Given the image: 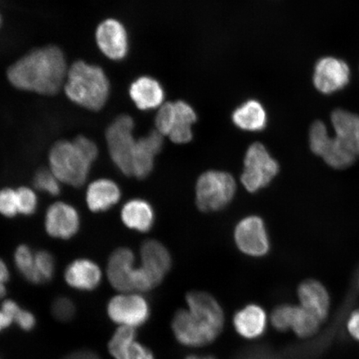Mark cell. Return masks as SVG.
Instances as JSON below:
<instances>
[{
  "instance_id": "cell-38",
  "label": "cell",
  "mask_w": 359,
  "mask_h": 359,
  "mask_svg": "<svg viewBox=\"0 0 359 359\" xmlns=\"http://www.w3.org/2000/svg\"><path fill=\"white\" fill-rule=\"evenodd\" d=\"M128 359H156L154 352L137 339L129 350Z\"/></svg>"
},
{
  "instance_id": "cell-24",
  "label": "cell",
  "mask_w": 359,
  "mask_h": 359,
  "mask_svg": "<svg viewBox=\"0 0 359 359\" xmlns=\"http://www.w3.org/2000/svg\"><path fill=\"white\" fill-rule=\"evenodd\" d=\"M232 118L238 128L248 132L262 131L267 123L266 110L255 100H250L238 107Z\"/></svg>"
},
{
  "instance_id": "cell-6",
  "label": "cell",
  "mask_w": 359,
  "mask_h": 359,
  "mask_svg": "<svg viewBox=\"0 0 359 359\" xmlns=\"http://www.w3.org/2000/svg\"><path fill=\"white\" fill-rule=\"evenodd\" d=\"M134 120L126 114L114 120L106 131V142L112 163L125 176H133V157L137 140L133 136Z\"/></svg>"
},
{
  "instance_id": "cell-37",
  "label": "cell",
  "mask_w": 359,
  "mask_h": 359,
  "mask_svg": "<svg viewBox=\"0 0 359 359\" xmlns=\"http://www.w3.org/2000/svg\"><path fill=\"white\" fill-rule=\"evenodd\" d=\"M344 331L350 339L359 344V306L348 313L345 318Z\"/></svg>"
},
{
  "instance_id": "cell-11",
  "label": "cell",
  "mask_w": 359,
  "mask_h": 359,
  "mask_svg": "<svg viewBox=\"0 0 359 359\" xmlns=\"http://www.w3.org/2000/svg\"><path fill=\"white\" fill-rule=\"evenodd\" d=\"M313 80L320 93H334L347 86L350 80L349 67L339 58L323 57L314 67Z\"/></svg>"
},
{
  "instance_id": "cell-36",
  "label": "cell",
  "mask_w": 359,
  "mask_h": 359,
  "mask_svg": "<svg viewBox=\"0 0 359 359\" xmlns=\"http://www.w3.org/2000/svg\"><path fill=\"white\" fill-rule=\"evenodd\" d=\"M174 116V102H167L160 107L156 116V131L168 135L172 131Z\"/></svg>"
},
{
  "instance_id": "cell-5",
  "label": "cell",
  "mask_w": 359,
  "mask_h": 359,
  "mask_svg": "<svg viewBox=\"0 0 359 359\" xmlns=\"http://www.w3.org/2000/svg\"><path fill=\"white\" fill-rule=\"evenodd\" d=\"M236 185L231 175L209 170L201 175L196 183V204L202 212H217L230 203Z\"/></svg>"
},
{
  "instance_id": "cell-4",
  "label": "cell",
  "mask_w": 359,
  "mask_h": 359,
  "mask_svg": "<svg viewBox=\"0 0 359 359\" xmlns=\"http://www.w3.org/2000/svg\"><path fill=\"white\" fill-rule=\"evenodd\" d=\"M81 146L77 138L62 140L49 151V170L61 183L79 187L86 182L94 161Z\"/></svg>"
},
{
  "instance_id": "cell-27",
  "label": "cell",
  "mask_w": 359,
  "mask_h": 359,
  "mask_svg": "<svg viewBox=\"0 0 359 359\" xmlns=\"http://www.w3.org/2000/svg\"><path fill=\"white\" fill-rule=\"evenodd\" d=\"M137 340V330L119 326L111 337L107 349L114 359H128L130 348Z\"/></svg>"
},
{
  "instance_id": "cell-28",
  "label": "cell",
  "mask_w": 359,
  "mask_h": 359,
  "mask_svg": "<svg viewBox=\"0 0 359 359\" xmlns=\"http://www.w3.org/2000/svg\"><path fill=\"white\" fill-rule=\"evenodd\" d=\"M0 309L10 317L15 325L22 331H32L36 326V317L32 312L27 311L20 306L12 299H4Z\"/></svg>"
},
{
  "instance_id": "cell-17",
  "label": "cell",
  "mask_w": 359,
  "mask_h": 359,
  "mask_svg": "<svg viewBox=\"0 0 359 359\" xmlns=\"http://www.w3.org/2000/svg\"><path fill=\"white\" fill-rule=\"evenodd\" d=\"M102 280V269L89 259H78L71 262L65 271V280L71 288L80 291H93Z\"/></svg>"
},
{
  "instance_id": "cell-9",
  "label": "cell",
  "mask_w": 359,
  "mask_h": 359,
  "mask_svg": "<svg viewBox=\"0 0 359 359\" xmlns=\"http://www.w3.org/2000/svg\"><path fill=\"white\" fill-rule=\"evenodd\" d=\"M80 224L77 209L66 202H55L49 206L45 214V230L48 235L55 239H71L79 232Z\"/></svg>"
},
{
  "instance_id": "cell-16",
  "label": "cell",
  "mask_w": 359,
  "mask_h": 359,
  "mask_svg": "<svg viewBox=\"0 0 359 359\" xmlns=\"http://www.w3.org/2000/svg\"><path fill=\"white\" fill-rule=\"evenodd\" d=\"M163 147V135L157 131L151 132L146 137L138 139L133 157V176L144 179L154 169L155 156Z\"/></svg>"
},
{
  "instance_id": "cell-29",
  "label": "cell",
  "mask_w": 359,
  "mask_h": 359,
  "mask_svg": "<svg viewBox=\"0 0 359 359\" xmlns=\"http://www.w3.org/2000/svg\"><path fill=\"white\" fill-rule=\"evenodd\" d=\"M333 136L330 133L326 124L322 121L314 122L309 130V147L313 154L317 156L325 155L329 148Z\"/></svg>"
},
{
  "instance_id": "cell-31",
  "label": "cell",
  "mask_w": 359,
  "mask_h": 359,
  "mask_svg": "<svg viewBox=\"0 0 359 359\" xmlns=\"http://www.w3.org/2000/svg\"><path fill=\"white\" fill-rule=\"evenodd\" d=\"M294 304H284L273 309L269 323L273 329L280 333H288L290 332L292 312H293Z\"/></svg>"
},
{
  "instance_id": "cell-18",
  "label": "cell",
  "mask_w": 359,
  "mask_h": 359,
  "mask_svg": "<svg viewBox=\"0 0 359 359\" xmlns=\"http://www.w3.org/2000/svg\"><path fill=\"white\" fill-rule=\"evenodd\" d=\"M334 137L341 146L359 157V116L353 112L337 109L331 114Z\"/></svg>"
},
{
  "instance_id": "cell-2",
  "label": "cell",
  "mask_w": 359,
  "mask_h": 359,
  "mask_svg": "<svg viewBox=\"0 0 359 359\" xmlns=\"http://www.w3.org/2000/svg\"><path fill=\"white\" fill-rule=\"evenodd\" d=\"M67 71L64 52L51 45L22 56L8 67L7 77L21 91L53 96L64 86Z\"/></svg>"
},
{
  "instance_id": "cell-30",
  "label": "cell",
  "mask_w": 359,
  "mask_h": 359,
  "mask_svg": "<svg viewBox=\"0 0 359 359\" xmlns=\"http://www.w3.org/2000/svg\"><path fill=\"white\" fill-rule=\"evenodd\" d=\"M34 186L36 189L52 196L60 195L61 191V182L49 169H40L36 172Z\"/></svg>"
},
{
  "instance_id": "cell-7",
  "label": "cell",
  "mask_w": 359,
  "mask_h": 359,
  "mask_svg": "<svg viewBox=\"0 0 359 359\" xmlns=\"http://www.w3.org/2000/svg\"><path fill=\"white\" fill-rule=\"evenodd\" d=\"M107 314L114 324L137 330L149 320L150 304L142 294L118 293L107 305Z\"/></svg>"
},
{
  "instance_id": "cell-14",
  "label": "cell",
  "mask_w": 359,
  "mask_h": 359,
  "mask_svg": "<svg viewBox=\"0 0 359 359\" xmlns=\"http://www.w3.org/2000/svg\"><path fill=\"white\" fill-rule=\"evenodd\" d=\"M135 255L133 250L121 247L111 253L107 262V276L112 288L118 293H133L135 271Z\"/></svg>"
},
{
  "instance_id": "cell-41",
  "label": "cell",
  "mask_w": 359,
  "mask_h": 359,
  "mask_svg": "<svg viewBox=\"0 0 359 359\" xmlns=\"http://www.w3.org/2000/svg\"><path fill=\"white\" fill-rule=\"evenodd\" d=\"M13 324L11 318L0 309V333Z\"/></svg>"
},
{
  "instance_id": "cell-40",
  "label": "cell",
  "mask_w": 359,
  "mask_h": 359,
  "mask_svg": "<svg viewBox=\"0 0 359 359\" xmlns=\"http://www.w3.org/2000/svg\"><path fill=\"white\" fill-rule=\"evenodd\" d=\"M64 359H101L96 353L88 349H81L67 354Z\"/></svg>"
},
{
  "instance_id": "cell-8",
  "label": "cell",
  "mask_w": 359,
  "mask_h": 359,
  "mask_svg": "<svg viewBox=\"0 0 359 359\" xmlns=\"http://www.w3.org/2000/svg\"><path fill=\"white\" fill-rule=\"evenodd\" d=\"M279 170V164L269 155L266 148L260 143H255L247 150L241 182L247 191L257 192L268 186Z\"/></svg>"
},
{
  "instance_id": "cell-12",
  "label": "cell",
  "mask_w": 359,
  "mask_h": 359,
  "mask_svg": "<svg viewBox=\"0 0 359 359\" xmlns=\"http://www.w3.org/2000/svg\"><path fill=\"white\" fill-rule=\"evenodd\" d=\"M235 239L242 252L251 257H262L268 253L267 231L259 217H250L242 219L236 228Z\"/></svg>"
},
{
  "instance_id": "cell-23",
  "label": "cell",
  "mask_w": 359,
  "mask_h": 359,
  "mask_svg": "<svg viewBox=\"0 0 359 359\" xmlns=\"http://www.w3.org/2000/svg\"><path fill=\"white\" fill-rule=\"evenodd\" d=\"M174 109L172 131L168 136L173 142L184 144L192 139L191 127L196 121V114L185 102H174Z\"/></svg>"
},
{
  "instance_id": "cell-15",
  "label": "cell",
  "mask_w": 359,
  "mask_h": 359,
  "mask_svg": "<svg viewBox=\"0 0 359 359\" xmlns=\"http://www.w3.org/2000/svg\"><path fill=\"white\" fill-rule=\"evenodd\" d=\"M236 333L246 340H255L266 334L269 317L260 305L250 304L238 311L232 320Z\"/></svg>"
},
{
  "instance_id": "cell-43",
  "label": "cell",
  "mask_w": 359,
  "mask_h": 359,
  "mask_svg": "<svg viewBox=\"0 0 359 359\" xmlns=\"http://www.w3.org/2000/svg\"><path fill=\"white\" fill-rule=\"evenodd\" d=\"M2 22H3V19H2L1 13H0V27H1V25H2Z\"/></svg>"
},
{
  "instance_id": "cell-20",
  "label": "cell",
  "mask_w": 359,
  "mask_h": 359,
  "mask_svg": "<svg viewBox=\"0 0 359 359\" xmlns=\"http://www.w3.org/2000/svg\"><path fill=\"white\" fill-rule=\"evenodd\" d=\"M129 94L135 104L143 111L156 109L163 104L165 98L163 87L150 77L135 80L130 87Z\"/></svg>"
},
{
  "instance_id": "cell-3",
  "label": "cell",
  "mask_w": 359,
  "mask_h": 359,
  "mask_svg": "<svg viewBox=\"0 0 359 359\" xmlns=\"http://www.w3.org/2000/svg\"><path fill=\"white\" fill-rule=\"evenodd\" d=\"M110 82L101 67L76 61L67 71L65 91L76 105L89 111H100L110 95Z\"/></svg>"
},
{
  "instance_id": "cell-10",
  "label": "cell",
  "mask_w": 359,
  "mask_h": 359,
  "mask_svg": "<svg viewBox=\"0 0 359 359\" xmlns=\"http://www.w3.org/2000/svg\"><path fill=\"white\" fill-rule=\"evenodd\" d=\"M95 37L97 47L109 60L120 61L128 55V34L120 21L115 19L103 20L97 26Z\"/></svg>"
},
{
  "instance_id": "cell-25",
  "label": "cell",
  "mask_w": 359,
  "mask_h": 359,
  "mask_svg": "<svg viewBox=\"0 0 359 359\" xmlns=\"http://www.w3.org/2000/svg\"><path fill=\"white\" fill-rule=\"evenodd\" d=\"M323 323L299 304H294L292 312L290 332L299 339H311L321 330Z\"/></svg>"
},
{
  "instance_id": "cell-26",
  "label": "cell",
  "mask_w": 359,
  "mask_h": 359,
  "mask_svg": "<svg viewBox=\"0 0 359 359\" xmlns=\"http://www.w3.org/2000/svg\"><path fill=\"white\" fill-rule=\"evenodd\" d=\"M15 267L20 275L31 284H43V280L39 275L35 263V253L30 247L20 245L17 247L13 255Z\"/></svg>"
},
{
  "instance_id": "cell-13",
  "label": "cell",
  "mask_w": 359,
  "mask_h": 359,
  "mask_svg": "<svg viewBox=\"0 0 359 359\" xmlns=\"http://www.w3.org/2000/svg\"><path fill=\"white\" fill-rule=\"evenodd\" d=\"M298 304L325 324L330 316L332 298L325 285L316 279L300 283L297 289Z\"/></svg>"
},
{
  "instance_id": "cell-22",
  "label": "cell",
  "mask_w": 359,
  "mask_h": 359,
  "mask_svg": "<svg viewBox=\"0 0 359 359\" xmlns=\"http://www.w3.org/2000/svg\"><path fill=\"white\" fill-rule=\"evenodd\" d=\"M121 219L128 228L139 232H147L154 226V210L147 201L133 199L123 206Z\"/></svg>"
},
{
  "instance_id": "cell-32",
  "label": "cell",
  "mask_w": 359,
  "mask_h": 359,
  "mask_svg": "<svg viewBox=\"0 0 359 359\" xmlns=\"http://www.w3.org/2000/svg\"><path fill=\"white\" fill-rule=\"evenodd\" d=\"M17 199L19 206V214L31 215L34 214L38 208V196L35 191L29 187L18 188Z\"/></svg>"
},
{
  "instance_id": "cell-39",
  "label": "cell",
  "mask_w": 359,
  "mask_h": 359,
  "mask_svg": "<svg viewBox=\"0 0 359 359\" xmlns=\"http://www.w3.org/2000/svg\"><path fill=\"white\" fill-rule=\"evenodd\" d=\"M11 272L6 262L0 258V300L6 297L7 283L10 280Z\"/></svg>"
},
{
  "instance_id": "cell-44",
  "label": "cell",
  "mask_w": 359,
  "mask_h": 359,
  "mask_svg": "<svg viewBox=\"0 0 359 359\" xmlns=\"http://www.w3.org/2000/svg\"><path fill=\"white\" fill-rule=\"evenodd\" d=\"M357 288H358V292H359V275H358V280H357Z\"/></svg>"
},
{
  "instance_id": "cell-19",
  "label": "cell",
  "mask_w": 359,
  "mask_h": 359,
  "mask_svg": "<svg viewBox=\"0 0 359 359\" xmlns=\"http://www.w3.org/2000/svg\"><path fill=\"white\" fill-rule=\"evenodd\" d=\"M122 191L114 181L107 178L97 179L90 183L86 191L88 208L93 212H104L118 203Z\"/></svg>"
},
{
  "instance_id": "cell-33",
  "label": "cell",
  "mask_w": 359,
  "mask_h": 359,
  "mask_svg": "<svg viewBox=\"0 0 359 359\" xmlns=\"http://www.w3.org/2000/svg\"><path fill=\"white\" fill-rule=\"evenodd\" d=\"M36 267L43 283L51 280L55 273V260L47 250H39L35 253Z\"/></svg>"
},
{
  "instance_id": "cell-34",
  "label": "cell",
  "mask_w": 359,
  "mask_h": 359,
  "mask_svg": "<svg viewBox=\"0 0 359 359\" xmlns=\"http://www.w3.org/2000/svg\"><path fill=\"white\" fill-rule=\"evenodd\" d=\"M51 312L56 320L62 323L69 322L75 316V304L69 298L60 297L53 302Z\"/></svg>"
},
{
  "instance_id": "cell-21",
  "label": "cell",
  "mask_w": 359,
  "mask_h": 359,
  "mask_svg": "<svg viewBox=\"0 0 359 359\" xmlns=\"http://www.w3.org/2000/svg\"><path fill=\"white\" fill-rule=\"evenodd\" d=\"M140 255L141 266L160 282L163 281L172 266V259L167 248L157 241H147L141 247Z\"/></svg>"
},
{
  "instance_id": "cell-1",
  "label": "cell",
  "mask_w": 359,
  "mask_h": 359,
  "mask_svg": "<svg viewBox=\"0 0 359 359\" xmlns=\"http://www.w3.org/2000/svg\"><path fill=\"white\" fill-rule=\"evenodd\" d=\"M187 308L175 313L172 320L175 339L182 346L200 348L212 344L222 334L224 313L221 304L205 292L187 294Z\"/></svg>"
},
{
  "instance_id": "cell-42",
  "label": "cell",
  "mask_w": 359,
  "mask_h": 359,
  "mask_svg": "<svg viewBox=\"0 0 359 359\" xmlns=\"http://www.w3.org/2000/svg\"><path fill=\"white\" fill-rule=\"evenodd\" d=\"M184 359H217L210 355H200V354H191Z\"/></svg>"
},
{
  "instance_id": "cell-35",
  "label": "cell",
  "mask_w": 359,
  "mask_h": 359,
  "mask_svg": "<svg viewBox=\"0 0 359 359\" xmlns=\"http://www.w3.org/2000/svg\"><path fill=\"white\" fill-rule=\"evenodd\" d=\"M0 214L8 218L15 217L19 214L16 190L12 188L0 190Z\"/></svg>"
}]
</instances>
